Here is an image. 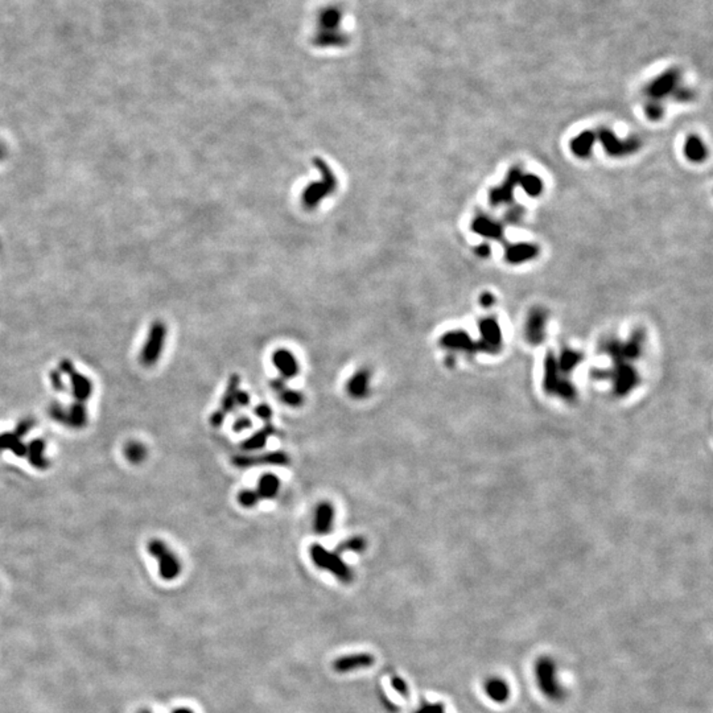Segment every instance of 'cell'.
Wrapping results in <instances>:
<instances>
[{"instance_id": "6da1fadb", "label": "cell", "mask_w": 713, "mask_h": 713, "mask_svg": "<svg viewBox=\"0 0 713 713\" xmlns=\"http://www.w3.org/2000/svg\"><path fill=\"white\" fill-rule=\"evenodd\" d=\"M313 166L319 170L320 179L306 184L300 193V204L306 212L316 210L328 197L336 193L339 188V179L323 157H313Z\"/></svg>"}, {"instance_id": "7a4b0ae2", "label": "cell", "mask_w": 713, "mask_h": 713, "mask_svg": "<svg viewBox=\"0 0 713 713\" xmlns=\"http://www.w3.org/2000/svg\"><path fill=\"white\" fill-rule=\"evenodd\" d=\"M309 558L317 568L332 574L342 582H350L353 580L352 568L343 561L337 551L333 552L321 544L315 543L309 547Z\"/></svg>"}, {"instance_id": "3957f363", "label": "cell", "mask_w": 713, "mask_h": 713, "mask_svg": "<svg viewBox=\"0 0 713 713\" xmlns=\"http://www.w3.org/2000/svg\"><path fill=\"white\" fill-rule=\"evenodd\" d=\"M535 677L539 690L550 700H561L564 692L558 678V668L548 657L541 658L535 664Z\"/></svg>"}, {"instance_id": "277c9868", "label": "cell", "mask_w": 713, "mask_h": 713, "mask_svg": "<svg viewBox=\"0 0 713 713\" xmlns=\"http://www.w3.org/2000/svg\"><path fill=\"white\" fill-rule=\"evenodd\" d=\"M148 552L159 563V575L166 581H172L181 574V561L167 543L152 539L148 543Z\"/></svg>"}, {"instance_id": "5b68a950", "label": "cell", "mask_w": 713, "mask_h": 713, "mask_svg": "<svg viewBox=\"0 0 713 713\" xmlns=\"http://www.w3.org/2000/svg\"><path fill=\"white\" fill-rule=\"evenodd\" d=\"M167 325L163 321H155L150 328L148 337L140 352V362L150 367L153 366L161 356L167 340Z\"/></svg>"}, {"instance_id": "8992f818", "label": "cell", "mask_w": 713, "mask_h": 713, "mask_svg": "<svg viewBox=\"0 0 713 713\" xmlns=\"http://www.w3.org/2000/svg\"><path fill=\"white\" fill-rule=\"evenodd\" d=\"M291 462L288 455L283 451H273L259 455H240L234 456L231 464L238 469H247L253 466L272 465V466H284Z\"/></svg>"}, {"instance_id": "52a82bcc", "label": "cell", "mask_w": 713, "mask_h": 713, "mask_svg": "<svg viewBox=\"0 0 713 713\" xmlns=\"http://www.w3.org/2000/svg\"><path fill=\"white\" fill-rule=\"evenodd\" d=\"M239 386H240V378L238 374H233L227 381L226 390L223 392L220 408L217 411H214L210 418V423L213 427H216V428L221 427L225 422L226 415H229L230 412H233L236 408H238L237 395Z\"/></svg>"}, {"instance_id": "ba28073f", "label": "cell", "mask_w": 713, "mask_h": 713, "mask_svg": "<svg viewBox=\"0 0 713 713\" xmlns=\"http://www.w3.org/2000/svg\"><path fill=\"white\" fill-rule=\"evenodd\" d=\"M346 392L354 400H363L372 392V372L367 367H361L353 374L348 383Z\"/></svg>"}, {"instance_id": "9c48e42d", "label": "cell", "mask_w": 713, "mask_h": 713, "mask_svg": "<svg viewBox=\"0 0 713 713\" xmlns=\"http://www.w3.org/2000/svg\"><path fill=\"white\" fill-rule=\"evenodd\" d=\"M335 521H336V509L332 502L329 501H321L316 509L313 515V531L319 536H326L332 532L335 528Z\"/></svg>"}, {"instance_id": "30bf717a", "label": "cell", "mask_w": 713, "mask_h": 713, "mask_svg": "<svg viewBox=\"0 0 713 713\" xmlns=\"http://www.w3.org/2000/svg\"><path fill=\"white\" fill-rule=\"evenodd\" d=\"M272 363L276 367V370L279 372V375H280L279 378H282L284 381H289V379L296 378L297 374L300 372V366H299L297 358L293 356V353L288 349H286V348L276 349L273 352Z\"/></svg>"}, {"instance_id": "8fae6325", "label": "cell", "mask_w": 713, "mask_h": 713, "mask_svg": "<svg viewBox=\"0 0 713 713\" xmlns=\"http://www.w3.org/2000/svg\"><path fill=\"white\" fill-rule=\"evenodd\" d=\"M271 389L279 398V400L291 408L302 407L304 405V394L300 391L289 389L286 381L282 378L271 381Z\"/></svg>"}, {"instance_id": "7c38bea8", "label": "cell", "mask_w": 713, "mask_h": 713, "mask_svg": "<svg viewBox=\"0 0 713 713\" xmlns=\"http://www.w3.org/2000/svg\"><path fill=\"white\" fill-rule=\"evenodd\" d=\"M600 139L607 150V152L611 155V156H622V155H628V153L634 152L640 144L637 140H628V142H621L618 140L615 136L611 134V131L608 130H602L601 134H600Z\"/></svg>"}, {"instance_id": "4fadbf2b", "label": "cell", "mask_w": 713, "mask_h": 713, "mask_svg": "<svg viewBox=\"0 0 713 713\" xmlns=\"http://www.w3.org/2000/svg\"><path fill=\"white\" fill-rule=\"evenodd\" d=\"M678 80H679V71L675 69L668 70L663 74L662 77H659L657 81H654L651 85L648 86L647 94L654 100L662 98L675 89Z\"/></svg>"}, {"instance_id": "5bb4252c", "label": "cell", "mask_w": 713, "mask_h": 713, "mask_svg": "<svg viewBox=\"0 0 713 713\" xmlns=\"http://www.w3.org/2000/svg\"><path fill=\"white\" fill-rule=\"evenodd\" d=\"M282 482L280 478L273 473H266L258 479L255 492L258 494L260 501L264 499H273L280 490Z\"/></svg>"}, {"instance_id": "9a60e30c", "label": "cell", "mask_w": 713, "mask_h": 713, "mask_svg": "<svg viewBox=\"0 0 713 713\" xmlns=\"http://www.w3.org/2000/svg\"><path fill=\"white\" fill-rule=\"evenodd\" d=\"M275 432H276V429L271 423L264 425L262 429L256 431L249 439H246L245 442H242V445H240L242 451L254 452V451L263 449L267 445L269 439L271 438L272 435H275Z\"/></svg>"}, {"instance_id": "2e32d148", "label": "cell", "mask_w": 713, "mask_h": 713, "mask_svg": "<svg viewBox=\"0 0 713 713\" xmlns=\"http://www.w3.org/2000/svg\"><path fill=\"white\" fill-rule=\"evenodd\" d=\"M61 367L65 369L67 373L71 375V385H73V391H74L76 398H78L80 400L87 399L91 394V382L82 374L74 373L70 362H64Z\"/></svg>"}, {"instance_id": "e0dca14e", "label": "cell", "mask_w": 713, "mask_h": 713, "mask_svg": "<svg viewBox=\"0 0 713 713\" xmlns=\"http://www.w3.org/2000/svg\"><path fill=\"white\" fill-rule=\"evenodd\" d=\"M485 692L490 700L502 704L510 697L509 684L501 678H490L485 684Z\"/></svg>"}, {"instance_id": "ac0fdd59", "label": "cell", "mask_w": 713, "mask_h": 713, "mask_svg": "<svg viewBox=\"0 0 713 713\" xmlns=\"http://www.w3.org/2000/svg\"><path fill=\"white\" fill-rule=\"evenodd\" d=\"M519 180H521V173L518 170H512L510 173L509 179L506 180V183L502 187L493 190L492 196H490L493 204H499V203H508V201H510L511 192H512L515 184Z\"/></svg>"}, {"instance_id": "d6986e66", "label": "cell", "mask_w": 713, "mask_h": 713, "mask_svg": "<svg viewBox=\"0 0 713 713\" xmlns=\"http://www.w3.org/2000/svg\"><path fill=\"white\" fill-rule=\"evenodd\" d=\"M596 136L591 131H585L571 142L572 152L578 157H588L592 151Z\"/></svg>"}, {"instance_id": "ffe728a7", "label": "cell", "mask_w": 713, "mask_h": 713, "mask_svg": "<svg viewBox=\"0 0 713 713\" xmlns=\"http://www.w3.org/2000/svg\"><path fill=\"white\" fill-rule=\"evenodd\" d=\"M538 254V247L532 245H515L508 250V260L511 263H521L534 258Z\"/></svg>"}, {"instance_id": "44dd1931", "label": "cell", "mask_w": 713, "mask_h": 713, "mask_svg": "<svg viewBox=\"0 0 713 713\" xmlns=\"http://www.w3.org/2000/svg\"><path fill=\"white\" fill-rule=\"evenodd\" d=\"M373 663V658L370 655H366V654H361V655H352V657H346V658H341L339 659L335 667L339 670V671H349L352 668H358V667H366V666H370Z\"/></svg>"}, {"instance_id": "7402d4cb", "label": "cell", "mask_w": 713, "mask_h": 713, "mask_svg": "<svg viewBox=\"0 0 713 713\" xmlns=\"http://www.w3.org/2000/svg\"><path fill=\"white\" fill-rule=\"evenodd\" d=\"M473 230L484 237L498 238L501 237V234H502L501 226L485 217L475 220L473 223Z\"/></svg>"}, {"instance_id": "603a6c76", "label": "cell", "mask_w": 713, "mask_h": 713, "mask_svg": "<svg viewBox=\"0 0 713 713\" xmlns=\"http://www.w3.org/2000/svg\"><path fill=\"white\" fill-rule=\"evenodd\" d=\"M705 155H707L705 147H704V144L701 143V140H700L699 137L692 136V137H690V139L687 140V144H686V156H687L691 161H697H697H701V160H704Z\"/></svg>"}, {"instance_id": "cb8c5ba5", "label": "cell", "mask_w": 713, "mask_h": 713, "mask_svg": "<svg viewBox=\"0 0 713 713\" xmlns=\"http://www.w3.org/2000/svg\"><path fill=\"white\" fill-rule=\"evenodd\" d=\"M124 455L133 464H140L147 457V448L142 442H128L124 448Z\"/></svg>"}, {"instance_id": "d4e9b609", "label": "cell", "mask_w": 713, "mask_h": 713, "mask_svg": "<svg viewBox=\"0 0 713 713\" xmlns=\"http://www.w3.org/2000/svg\"><path fill=\"white\" fill-rule=\"evenodd\" d=\"M366 544H367V542H366V539L363 536H359V535L350 536V538L342 541L339 544L337 552L339 554L348 552V551H350V552H362V551L366 550Z\"/></svg>"}, {"instance_id": "484cf974", "label": "cell", "mask_w": 713, "mask_h": 713, "mask_svg": "<svg viewBox=\"0 0 713 713\" xmlns=\"http://www.w3.org/2000/svg\"><path fill=\"white\" fill-rule=\"evenodd\" d=\"M238 503L245 508V509H253L255 506H258L260 503V499L258 497V494L255 492V489H243L240 492L238 493L237 495Z\"/></svg>"}, {"instance_id": "4316f807", "label": "cell", "mask_w": 713, "mask_h": 713, "mask_svg": "<svg viewBox=\"0 0 713 713\" xmlns=\"http://www.w3.org/2000/svg\"><path fill=\"white\" fill-rule=\"evenodd\" d=\"M87 422L86 409L82 405H76L69 409L68 423L73 427H82Z\"/></svg>"}, {"instance_id": "83f0119b", "label": "cell", "mask_w": 713, "mask_h": 713, "mask_svg": "<svg viewBox=\"0 0 713 713\" xmlns=\"http://www.w3.org/2000/svg\"><path fill=\"white\" fill-rule=\"evenodd\" d=\"M521 184L523 189L526 190L527 193L532 197L538 196L541 192H542V181L536 177V176H532V174H526L523 177H521Z\"/></svg>"}, {"instance_id": "f1b7e54d", "label": "cell", "mask_w": 713, "mask_h": 713, "mask_svg": "<svg viewBox=\"0 0 713 713\" xmlns=\"http://www.w3.org/2000/svg\"><path fill=\"white\" fill-rule=\"evenodd\" d=\"M254 414L256 415V418H259L260 420L264 422V425L271 423L272 409L269 405H264V403L258 405V406L254 408Z\"/></svg>"}, {"instance_id": "f546056e", "label": "cell", "mask_w": 713, "mask_h": 713, "mask_svg": "<svg viewBox=\"0 0 713 713\" xmlns=\"http://www.w3.org/2000/svg\"><path fill=\"white\" fill-rule=\"evenodd\" d=\"M253 427V422L249 416H239L238 419H236L234 425H233V431L234 432H243V431H247L249 428Z\"/></svg>"}, {"instance_id": "4dcf8cb0", "label": "cell", "mask_w": 713, "mask_h": 713, "mask_svg": "<svg viewBox=\"0 0 713 713\" xmlns=\"http://www.w3.org/2000/svg\"><path fill=\"white\" fill-rule=\"evenodd\" d=\"M646 113H647L648 118L657 120V119H659L662 117L663 110L662 107H661V104L653 102L648 104V107L646 109Z\"/></svg>"}, {"instance_id": "1f68e13d", "label": "cell", "mask_w": 713, "mask_h": 713, "mask_svg": "<svg viewBox=\"0 0 713 713\" xmlns=\"http://www.w3.org/2000/svg\"><path fill=\"white\" fill-rule=\"evenodd\" d=\"M237 403L238 407H246L250 405V394H247L246 391L240 390L238 391L237 395Z\"/></svg>"}, {"instance_id": "d6a6232c", "label": "cell", "mask_w": 713, "mask_h": 713, "mask_svg": "<svg viewBox=\"0 0 713 713\" xmlns=\"http://www.w3.org/2000/svg\"><path fill=\"white\" fill-rule=\"evenodd\" d=\"M419 713H444V711H442L440 704H433V705H425Z\"/></svg>"}, {"instance_id": "836d02e7", "label": "cell", "mask_w": 713, "mask_h": 713, "mask_svg": "<svg viewBox=\"0 0 713 713\" xmlns=\"http://www.w3.org/2000/svg\"><path fill=\"white\" fill-rule=\"evenodd\" d=\"M481 300H482V304H485V306H490V304H493L492 295H488V293H486V295H484V296L481 297Z\"/></svg>"}, {"instance_id": "e575fe53", "label": "cell", "mask_w": 713, "mask_h": 713, "mask_svg": "<svg viewBox=\"0 0 713 713\" xmlns=\"http://www.w3.org/2000/svg\"><path fill=\"white\" fill-rule=\"evenodd\" d=\"M394 686L398 687L400 691H405V690H406V686H405V683H403L402 680H394Z\"/></svg>"}, {"instance_id": "d590c367", "label": "cell", "mask_w": 713, "mask_h": 713, "mask_svg": "<svg viewBox=\"0 0 713 713\" xmlns=\"http://www.w3.org/2000/svg\"><path fill=\"white\" fill-rule=\"evenodd\" d=\"M477 251H478V254L484 255V256L489 254V249H488V246H479Z\"/></svg>"}, {"instance_id": "8d00e7d4", "label": "cell", "mask_w": 713, "mask_h": 713, "mask_svg": "<svg viewBox=\"0 0 713 713\" xmlns=\"http://www.w3.org/2000/svg\"><path fill=\"white\" fill-rule=\"evenodd\" d=\"M172 713H193V712H192V711H190V710H188V708H179V710H176V711H173V712H172Z\"/></svg>"}, {"instance_id": "74e56055", "label": "cell", "mask_w": 713, "mask_h": 713, "mask_svg": "<svg viewBox=\"0 0 713 713\" xmlns=\"http://www.w3.org/2000/svg\"><path fill=\"white\" fill-rule=\"evenodd\" d=\"M137 713H152V711H150V710L144 708V710H140V711H139V712Z\"/></svg>"}, {"instance_id": "f35d334b", "label": "cell", "mask_w": 713, "mask_h": 713, "mask_svg": "<svg viewBox=\"0 0 713 713\" xmlns=\"http://www.w3.org/2000/svg\"><path fill=\"white\" fill-rule=\"evenodd\" d=\"M1 156H3V151H1V150H0V157H1Z\"/></svg>"}]
</instances>
